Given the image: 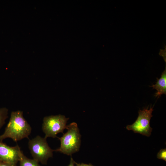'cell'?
<instances>
[{
    "label": "cell",
    "instance_id": "2",
    "mask_svg": "<svg viewBox=\"0 0 166 166\" xmlns=\"http://www.w3.org/2000/svg\"><path fill=\"white\" fill-rule=\"evenodd\" d=\"M67 131L62 136L57 137L60 140V148L54 151L68 155L79 151L81 145V135L77 124L72 122L67 126Z\"/></svg>",
    "mask_w": 166,
    "mask_h": 166
},
{
    "label": "cell",
    "instance_id": "11",
    "mask_svg": "<svg viewBox=\"0 0 166 166\" xmlns=\"http://www.w3.org/2000/svg\"><path fill=\"white\" fill-rule=\"evenodd\" d=\"M0 166H17L10 164L0 161Z\"/></svg>",
    "mask_w": 166,
    "mask_h": 166
},
{
    "label": "cell",
    "instance_id": "10",
    "mask_svg": "<svg viewBox=\"0 0 166 166\" xmlns=\"http://www.w3.org/2000/svg\"><path fill=\"white\" fill-rule=\"evenodd\" d=\"M157 158L160 159H162L166 161V149H161L158 153Z\"/></svg>",
    "mask_w": 166,
    "mask_h": 166
},
{
    "label": "cell",
    "instance_id": "5",
    "mask_svg": "<svg viewBox=\"0 0 166 166\" xmlns=\"http://www.w3.org/2000/svg\"><path fill=\"white\" fill-rule=\"evenodd\" d=\"M153 110V107L148 109V107L142 110H139L136 121L132 124L128 125L126 129L128 130H132L135 133L149 136L152 129L150 126V122L152 117V113Z\"/></svg>",
    "mask_w": 166,
    "mask_h": 166
},
{
    "label": "cell",
    "instance_id": "1",
    "mask_svg": "<svg viewBox=\"0 0 166 166\" xmlns=\"http://www.w3.org/2000/svg\"><path fill=\"white\" fill-rule=\"evenodd\" d=\"M31 130V127L23 116L22 111H13L4 132L0 135V140L10 138L17 142L28 138Z\"/></svg>",
    "mask_w": 166,
    "mask_h": 166
},
{
    "label": "cell",
    "instance_id": "13",
    "mask_svg": "<svg viewBox=\"0 0 166 166\" xmlns=\"http://www.w3.org/2000/svg\"><path fill=\"white\" fill-rule=\"evenodd\" d=\"M75 162L71 157L70 159V164L68 166H77L76 165H75Z\"/></svg>",
    "mask_w": 166,
    "mask_h": 166
},
{
    "label": "cell",
    "instance_id": "4",
    "mask_svg": "<svg viewBox=\"0 0 166 166\" xmlns=\"http://www.w3.org/2000/svg\"><path fill=\"white\" fill-rule=\"evenodd\" d=\"M69 118L64 115H59L45 117L43 120L42 129L45 134V138L57 137V134L63 133L66 129V124Z\"/></svg>",
    "mask_w": 166,
    "mask_h": 166
},
{
    "label": "cell",
    "instance_id": "9",
    "mask_svg": "<svg viewBox=\"0 0 166 166\" xmlns=\"http://www.w3.org/2000/svg\"><path fill=\"white\" fill-rule=\"evenodd\" d=\"M8 110L5 108L0 109V130L5 123V120L8 117Z\"/></svg>",
    "mask_w": 166,
    "mask_h": 166
},
{
    "label": "cell",
    "instance_id": "6",
    "mask_svg": "<svg viewBox=\"0 0 166 166\" xmlns=\"http://www.w3.org/2000/svg\"><path fill=\"white\" fill-rule=\"evenodd\" d=\"M22 152L18 145L10 146L0 140V161L17 165Z\"/></svg>",
    "mask_w": 166,
    "mask_h": 166
},
{
    "label": "cell",
    "instance_id": "7",
    "mask_svg": "<svg viewBox=\"0 0 166 166\" xmlns=\"http://www.w3.org/2000/svg\"><path fill=\"white\" fill-rule=\"evenodd\" d=\"M157 80L156 84L150 86L157 90L155 96L156 97H159L163 94H166V69L162 73L159 79L157 78Z\"/></svg>",
    "mask_w": 166,
    "mask_h": 166
},
{
    "label": "cell",
    "instance_id": "3",
    "mask_svg": "<svg viewBox=\"0 0 166 166\" xmlns=\"http://www.w3.org/2000/svg\"><path fill=\"white\" fill-rule=\"evenodd\" d=\"M28 145L33 159L42 164H46L48 159L53 156L54 150L49 146L45 137L37 136L29 140Z\"/></svg>",
    "mask_w": 166,
    "mask_h": 166
},
{
    "label": "cell",
    "instance_id": "8",
    "mask_svg": "<svg viewBox=\"0 0 166 166\" xmlns=\"http://www.w3.org/2000/svg\"><path fill=\"white\" fill-rule=\"evenodd\" d=\"M19 166H41L39 162L33 159H30L25 156L22 152L19 160Z\"/></svg>",
    "mask_w": 166,
    "mask_h": 166
},
{
    "label": "cell",
    "instance_id": "12",
    "mask_svg": "<svg viewBox=\"0 0 166 166\" xmlns=\"http://www.w3.org/2000/svg\"><path fill=\"white\" fill-rule=\"evenodd\" d=\"M75 164L77 166H94L90 164H84L83 163L78 164L75 162Z\"/></svg>",
    "mask_w": 166,
    "mask_h": 166
}]
</instances>
